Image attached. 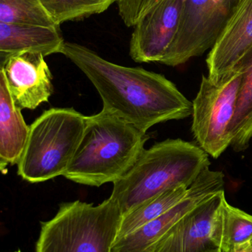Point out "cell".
Here are the masks:
<instances>
[{"mask_svg":"<svg viewBox=\"0 0 252 252\" xmlns=\"http://www.w3.org/2000/svg\"><path fill=\"white\" fill-rule=\"evenodd\" d=\"M62 54L94 86L102 110L144 133L157 124L192 115V102L161 74L112 63L76 43L65 41Z\"/></svg>","mask_w":252,"mask_h":252,"instance_id":"obj_1","label":"cell"},{"mask_svg":"<svg viewBox=\"0 0 252 252\" xmlns=\"http://www.w3.org/2000/svg\"><path fill=\"white\" fill-rule=\"evenodd\" d=\"M210 166L202 148L180 139H167L144 150L130 170L114 182L109 197L125 215L169 189L189 188Z\"/></svg>","mask_w":252,"mask_h":252,"instance_id":"obj_2","label":"cell"},{"mask_svg":"<svg viewBox=\"0 0 252 252\" xmlns=\"http://www.w3.org/2000/svg\"><path fill=\"white\" fill-rule=\"evenodd\" d=\"M148 139L146 133L105 111L87 117L81 142L63 176L87 186L113 184L133 167Z\"/></svg>","mask_w":252,"mask_h":252,"instance_id":"obj_3","label":"cell"},{"mask_svg":"<svg viewBox=\"0 0 252 252\" xmlns=\"http://www.w3.org/2000/svg\"><path fill=\"white\" fill-rule=\"evenodd\" d=\"M122 216L110 197L98 205L63 203L53 219L41 223L36 252H110Z\"/></svg>","mask_w":252,"mask_h":252,"instance_id":"obj_4","label":"cell"},{"mask_svg":"<svg viewBox=\"0 0 252 252\" xmlns=\"http://www.w3.org/2000/svg\"><path fill=\"white\" fill-rule=\"evenodd\" d=\"M87 116L73 108H52L31 126L17 173L30 183L64 176L84 134Z\"/></svg>","mask_w":252,"mask_h":252,"instance_id":"obj_5","label":"cell"},{"mask_svg":"<svg viewBox=\"0 0 252 252\" xmlns=\"http://www.w3.org/2000/svg\"><path fill=\"white\" fill-rule=\"evenodd\" d=\"M241 81L237 67L217 83L203 75L192 102V133L200 148L213 158H218L232 145L231 126Z\"/></svg>","mask_w":252,"mask_h":252,"instance_id":"obj_6","label":"cell"},{"mask_svg":"<svg viewBox=\"0 0 252 252\" xmlns=\"http://www.w3.org/2000/svg\"><path fill=\"white\" fill-rule=\"evenodd\" d=\"M239 0H184L179 32L161 63L176 66L211 50Z\"/></svg>","mask_w":252,"mask_h":252,"instance_id":"obj_7","label":"cell"},{"mask_svg":"<svg viewBox=\"0 0 252 252\" xmlns=\"http://www.w3.org/2000/svg\"><path fill=\"white\" fill-rule=\"evenodd\" d=\"M222 190H224V175L207 167L188 188L187 193L179 204L131 233L117 238L110 252H155L166 234L179 220L198 204Z\"/></svg>","mask_w":252,"mask_h":252,"instance_id":"obj_8","label":"cell"},{"mask_svg":"<svg viewBox=\"0 0 252 252\" xmlns=\"http://www.w3.org/2000/svg\"><path fill=\"white\" fill-rule=\"evenodd\" d=\"M224 190L185 215L158 244L155 252H220L221 208Z\"/></svg>","mask_w":252,"mask_h":252,"instance_id":"obj_9","label":"cell"},{"mask_svg":"<svg viewBox=\"0 0 252 252\" xmlns=\"http://www.w3.org/2000/svg\"><path fill=\"white\" fill-rule=\"evenodd\" d=\"M184 0H163L133 26L130 55L138 63H161L179 32Z\"/></svg>","mask_w":252,"mask_h":252,"instance_id":"obj_10","label":"cell"},{"mask_svg":"<svg viewBox=\"0 0 252 252\" xmlns=\"http://www.w3.org/2000/svg\"><path fill=\"white\" fill-rule=\"evenodd\" d=\"M10 95L18 109L34 110L49 102L53 93V76L44 56L34 52L16 53L0 61Z\"/></svg>","mask_w":252,"mask_h":252,"instance_id":"obj_11","label":"cell"},{"mask_svg":"<svg viewBox=\"0 0 252 252\" xmlns=\"http://www.w3.org/2000/svg\"><path fill=\"white\" fill-rule=\"evenodd\" d=\"M252 47V0H239L207 56L208 78L222 81Z\"/></svg>","mask_w":252,"mask_h":252,"instance_id":"obj_12","label":"cell"},{"mask_svg":"<svg viewBox=\"0 0 252 252\" xmlns=\"http://www.w3.org/2000/svg\"><path fill=\"white\" fill-rule=\"evenodd\" d=\"M65 41L59 28L0 22V61L16 53L62 54Z\"/></svg>","mask_w":252,"mask_h":252,"instance_id":"obj_13","label":"cell"},{"mask_svg":"<svg viewBox=\"0 0 252 252\" xmlns=\"http://www.w3.org/2000/svg\"><path fill=\"white\" fill-rule=\"evenodd\" d=\"M30 126L13 103L4 76L0 73V169L19 163L28 142Z\"/></svg>","mask_w":252,"mask_h":252,"instance_id":"obj_14","label":"cell"},{"mask_svg":"<svg viewBox=\"0 0 252 252\" xmlns=\"http://www.w3.org/2000/svg\"><path fill=\"white\" fill-rule=\"evenodd\" d=\"M235 67L241 71V81L235 117L231 126V146L234 151L243 152L249 148L252 139V47L240 59Z\"/></svg>","mask_w":252,"mask_h":252,"instance_id":"obj_15","label":"cell"},{"mask_svg":"<svg viewBox=\"0 0 252 252\" xmlns=\"http://www.w3.org/2000/svg\"><path fill=\"white\" fill-rule=\"evenodd\" d=\"M187 187L169 189L123 215L117 238L125 236L164 215L179 204L187 193ZM116 238V239H117Z\"/></svg>","mask_w":252,"mask_h":252,"instance_id":"obj_16","label":"cell"},{"mask_svg":"<svg viewBox=\"0 0 252 252\" xmlns=\"http://www.w3.org/2000/svg\"><path fill=\"white\" fill-rule=\"evenodd\" d=\"M252 241V216L226 201L221 208L220 250L231 252L236 246Z\"/></svg>","mask_w":252,"mask_h":252,"instance_id":"obj_17","label":"cell"},{"mask_svg":"<svg viewBox=\"0 0 252 252\" xmlns=\"http://www.w3.org/2000/svg\"><path fill=\"white\" fill-rule=\"evenodd\" d=\"M0 22L59 28L40 0H0Z\"/></svg>","mask_w":252,"mask_h":252,"instance_id":"obj_18","label":"cell"},{"mask_svg":"<svg viewBox=\"0 0 252 252\" xmlns=\"http://www.w3.org/2000/svg\"><path fill=\"white\" fill-rule=\"evenodd\" d=\"M55 23L78 21L103 13L118 0H40Z\"/></svg>","mask_w":252,"mask_h":252,"instance_id":"obj_19","label":"cell"},{"mask_svg":"<svg viewBox=\"0 0 252 252\" xmlns=\"http://www.w3.org/2000/svg\"><path fill=\"white\" fill-rule=\"evenodd\" d=\"M163 0H118L120 16L127 26L133 27L139 19Z\"/></svg>","mask_w":252,"mask_h":252,"instance_id":"obj_20","label":"cell"},{"mask_svg":"<svg viewBox=\"0 0 252 252\" xmlns=\"http://www.w3.org/2000/svg\"><path fill=\"white\" fill-rule=\"evenodd\" d=\"M251 242L245 243L241 245L236 246L231 252H252Z\"/></svg>","mask_w":252,"mask_h":252,"instance_id":"obj_21","label":"cell"},{"mask_svg":"<svg viewBox=\"0 0 252 252\" xmlns=\"http://www.w3.org/2000/svg\"><path fill=\"white\" fill-rule=\"evenodd\" d=\"M15 252H22L20 251V250H18V251Z\"/></svg>","mask_w":252,"mask_h":252,"instance_id":"obj_22","label":"cell"},{"mask_svg":"<svg viewBox=\"0 0 252 252\" xmlns=\"http://www.w3.org/2000/svg\"><path fill=\"white\" fill-rule=\"evenodd\" d=\"M251 244H252V241L251 242Z\"/></svg>","mask_w":252,"mask_h":252,"instance_id":"obj_23","label":"cell"},{"mask_svg":"<svg viewBox=\"0 0 252 252\" xmlns=\"http://www.w3.org/2000/svg\"></svg>","mask_w":252,"mask_h":252,"instance_id":"obj_24","label":"cell"}]
</instances>
